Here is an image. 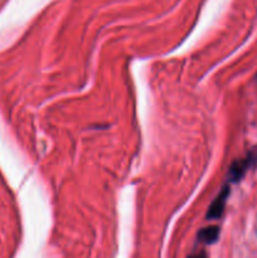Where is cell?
I'll list each match as a JSON object with an SVG mask.
<instances>
[{
	"mask_svg": "<svg viewBox=\"0 0 257 258\" xmlns=\"http://www.w3.org/2000/svg\"><path fill=\"white\" fill-rule=\"evenodd\" d=\"M188 258H207V256H206V253H203V252H201V253L191 254V256H189Z\"/></svg>",
	"mask_w": 257,
	"mask_h": 258,
	"instance_id": "4",
	"label": "cell"
},
{
	"mask_svg": "<svg viewBox=\"0 0 257 258\" xmlns=\"http://www.w3.org/2000/svg\"><path fill=\"white\" fill-rule=\"evenodd\" d=\"M229 190L228 188H223V190L219 193V196L214 199V202L212 203V206L208 209V218L209 219H217L222 216L224 211V206H226L227 197H228Z\"/></svg>",
	"mask_w": 257,
	"mask_h": 258,
	"instance_id": "2",
	"label": "cell"
},
{
	"mask_svg": "<svg viewBox=\"0 0 257 258\" xmlns=\"http://www.w3.org/2000/svg\"><path fill=\"white\" fill-rule=\"evenodd\" d=\"M254 160H257V150L252 151L246 159H242V160L233 163V165L229 169V180L238 181L239 179L243 176V174L246 173L248 166H251V164L253 163Z\"/></svg>",
	"mask_w": 257,
	"mask_h": 258,
	"instance_id": "1",
	"label": "cell"
},
{
	"mask_svg": "<svg viewBox=\"0 0 257 258\" xmlns=\"http://www.w3.org/2000/svg\"><path fill=\"white\" fill-rule=\"evenodd\" d=\"M219 236V229L218 227H207V228H203L201 232H199L198 237L202 242L204 243H214V242L218 239Z\"/></svg>",
	"mask_w": 257,
	"mask_h": 258,
	"instance_id": "3",
	"label": "cell"
}]
</instances>
